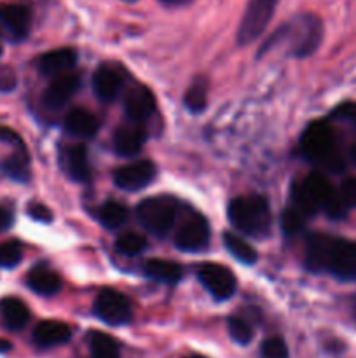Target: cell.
<instances>
[{
    "label": "cell",
    "mask_w": 356,
    "mask_h": 358,
    "mask_svg": "<svg viewBox=\"0 0 356 358\" xmlns=\"http://www.w3.org/2000/svg\"><path fill=\"white\" fill-rule=\"evenodd\" d=\"M278 0H250L237 30V44L248 45L257 41L274 16Z\"/></svg>",
    "instance_id": "cell-5"
},
{
    "label": "cell",
    "mask_w": 356,
    "mask_h": 358,
    "mask_svg": "<svg viewBox=\"0 0 356 358\" xmlns=\"http://www.w3.org/2000/svg\"><path fill=\"white\" fill-rule=\"evenodd\" d=\"M80 86V77L75 72H65L61 76H56L44 91V103L51 110H59L65 107L75 91Z\"/></svg>",
    "instance_id": "cell-12"
},
{
    "label": "cell",
    "mask_w": 356,
    "mask_h": 358,
    "mask_svg": "<svg viewBox=\"0 0 356 358\" xmlns=\"http://www.w3.org/2000/svg\"><path fill=\"white\" fill-rule=\"evenodd\" d=\"M306 213L299 210L297 206H288L285 212L281 213V227L286 234L293 236V234L300 233L306 226Z\"/></svg>",
    "instance_id": "cell-30"
},
{
    "label": "cell",
    "mask_w": 356,
    "mask_h": 358,
    "mask_svg": "<svg viewBox=\"0 0 356 358\" xmlns=\"http://www.w3.org/2000/svg\"><path fill=\"white\" fill-rule=\"evenodd\" d=\"M262 355L264 358H288V348L281 338H269L262 345Z\"/></svg>",
    "instance_id": "cell-33"
},
{
    "label": "cell",
    "mask_w": 356,
    "mask_h": 358,
    "mask_svg": "<svg viewBox=\"0 0 356 358\" xmlns=\"http://www.w3.org/2000/svg\"><path fill=\"white\" fill-rule=\"evenodd\" d=\"M124 108L131 121L143 122L156 112V96L147 86L136 84L126 93Z\"/></svg>",
    "instance_id": "cell-13"
},
{
    "label": "cell",
    "mask_w": 356,
    "mask_h": 358,
    "mask_svg": "<svg viewBox=\"0 0 356 358\" xmlns=\"http://www.w3.org/2000/svg\"><path fill=\"white\" fill-rule=\"evenodd\" d=\"M339 199L342 201V205L348 208H355L356 206V177H349L346 180H342L341 189H339Z\"/></svg>",
    "instance_id": "cell-34"
},
{
    "label": "cell",
    "mask_w": 356,
    "mask_h": 358,
    "mask_svg": "<svg viewBox=\"0 0 356 358\" xmlns=\"http://www.w3.org/2000/svg\"><path fill=\"white\" fill-rule=\"evenodd\" d=\"M94 313L100 320L114 327L128 324L133 317L131 303L128 297L112 289H105L98 294L94 301Z\"/></svg>",
    "instance_id": "cell-6"
},
{
    "label": "cell",
    "mask_w": 356,
    "mask_h": 358,
    "mask_svg": "<svg viewBox=\"0 0 356 358\" xmlns=\"http://www.w3.org/2000/svg\"><path fill=\"white\" fill-rule=\"evenodd\" d=\"M177 247L184 252H199L209 243V224L205 217L194 215L178 229Z\"/></svg>",
    "instance_id": "cell-11"
},
{
    "label": "cell",
    "mask_w": 356,
    "mask_h": 358,
    "mask_svg": "<svg viewBox=\"0 0 356 358\" xmlns=\"http://www.w3.org/2000/svg\"><path fill=\"white\" fill-rule=\"evenodd\" d=\"M61 163L68 177L75 182H86L91 177L89 159H87V149L82 143H75L63 150Z\"/></svg>",
    "instance_id": "cell-16"
},
{
    "label": "cell",
    "mask_w": 356,
    "mask_h": 358,
    "mask_svg": "<svg viewBox=\"0 0 356 358\" xmlns=\"http://www.w3.org/2000/svg\"><path fill=\"white\" fill-rule=\"evenodd\" d=\"M227 213L232 226L250 236H264L271 227V208L264 196H239L230 201Z\"/></svg>",
    "instance_id": "cell-2"
},
{
    "label": "cell",
    "mask_w": 356,
    "mask_h": 358,
    "mask_svg": "<svg viewBox=\"0 0 356 358\" xmlns=\"http://www.w3.org/2000/svg\"><path fill=\"white\" fill-rule=\"evenodd\" d=\"M156 173V164L152 161H136V163L119 168L114 175V180L124 191H140L152 184Z\"/></svg>",
    "instance_id": "cell-10"
},
{
    "label": "cell",
    "mask_w": 356,
    "mask_h": 358,
    "mask_svg": "<svg viewBox=\"0 0 356 358\" xmlns=\"http://www.w3.org/2000/svg\"><path fill=\"white\" fill-rule=\"evenodd\" d=\"M23 259V247L20 241H3L0 243V268H16Z\"/></svg>",
    "instance_id": "cell-31"
},
{
    "label": "cell",
    "mask_w": 356,
    "mask_h": 358,
    "mask_svg": "<svg viewBox=\"0 0 356 358\" xmlns=\"http://www.w3.org/2000/svg\"><path fill=\"white\" fill-rule=\"evenodd\" d=\"M77 63V52L70 48L52 49V51L45 52L38 59V70L47 77L61 76V73L68 72L73 69Z\"/></svg>",
    "instance_id": "cell-17"
},
{
    "label": "cell",
    "mask_w": 356,
    "mask_h": 358,
    "mask_svg": "<svg viewBox=\"0 0 356 358\" xmlns=\"http://www.w3.org/2000/svg\"><path fill=\"white\" fill-rule=\"evenodd\" d=\"M223 243H225L227 250H229L237 261L243 262V264H255V261H257L258 255L257 252H255V248L251 247L246 240L237 236V234L225 233L223 234Z\"/></svg>",
    "instance_id": "cell-25"
},
{
    "label": "cell",
    "mask_w": 356,
    "mask_h": 358,
    "mask_svg": "<svg viewBox=\"0 0 356 358\" xmlns=\"http://www.w3.org/2000/svg\"><path fill=\"white\" fill-rule=\"evenodd\" d=\"M321 38H323V24L320 17L314 14H299L292 21L283 24L279 30H276L267 38L260 52H265L271 45L285 44L288 45L290 55L297 58H306L320 48Z\"/></svg>",
    "instance_id": "cell-1"
},
{
    "label": "cell",
    "mask_w": 356,
    "mask_h": 358,
    "mask_svg": "<svg viewBox=\"0 0 356 358\" xmlns=\"http://www.w3.org/2000/svg\"><path fill=\"white\" fill-rule=\"evenodd\" d=\"M10 348H13V346H10L9 341H6V339H0V353L9 352Z\"/></svg>",
    "instance_id": "cell-39"
},
{
    "label": "cell",
    "mask_w": 356,
    "mask_h": 358,
    "mask_svg": "<svg viewBox=\"0 0 356 358\" xmlns=\"http://www.w3.org/2000/svg\"><path fill=\"white\" fill-rule=\"evenodd\" d=\"M31 27V13L17 3L0 6V35L10 41H23Z\"/></svg>",
    "instance_id": "cell-8"
},
{
    "label": "cell",
    "mask_w": 356,
    "mask_h": 358,
    "mask_svg": "<svg viewBox=\"0 0 356 358\" xmlns=\"http://www.w3.org/2000/svg\"><path fill=\"white\" fill-rule=\"evenodd\" d=\"M229 334L239 345H248L253 339V331L248 325V322L241 320V318H229Z\"/></svg>",
    "instance_id": "cell-32"
},
{
    "label": "cell",
    "mask_w": 356,
    "mask_h": 358,
    "mask_svg": "<svg viewBox=\"0 0 356 358\" xmlns=\"http://www.w3.org/2000/svg\"><path fill=\"white\" fill-rule=\"evenodd\" d=\"M0 142L16 147V149H24V143L21 140V136L14 129L7 128V126H0Z\"/></svg>",
    "instance_id": "cell-35"
},
{
    "label": "cell",
    "mask_w": 356,
    "mask_h": 358,
    "mask_svg": "<svg viewBox=\"0 0 356 358\" xmlns=\"http://www.w3.org/2000/svg\"><path fill=\"white\" fill-rule=\"evenodd\" d=\"M98 219H100V222L105 227L115 229V227L124 224V220L128 219V208L122 203L110 199V201H105L100 206V210H98Z\"/></svg>",
    "instance_id": "cell-26"
},
{
    "label": "cell",
    "mask_w": 356,
    "mask_h": 358,
    "mask_svg": "<svg viewBox=\"0 0 356 358\" xmlns=\"http://www.w3.org/2000/svg\"><path fill=\"white\" fill-rule=\"evenodd\" d=\"M65 128L66 131L75 136H80V138H91V136L98 133L100 122H98L96 115L91 114L86 108H73V110L66 114Z\"/></svg>",
    "instance_id": "cell-20"
},
{
    "label": "cell",
    "mask_w": 356,
    "mask_h": 358,
    "mask_svg": "<svg viewBox=\"0 0 356 358\" xmlns=\"http://www.w3.org/2000/svg\"><path fill=\"white\" fill-rule=\"evenodd\" d=\"M300 149L309 161L325 164L330 170L339 171L342 168V157L337 149V138L330 124L314 121L304 129L300 138Z\"/></svg>",
    "instance_id": "cell-3"
},
{
    "label": "cell",
    "mask_w": 356,
    "mask_h": 358,
    "mask_svg": "<svg viewBox=\"0 0 356 358\" xmlns=\"http://www.w3.org/2000/svg\"><path fill=\"white\" fill-rule=\"evenodd\" d=\"M14 224V213L6 206H0V233H6L13 227Z\"/></svg>",
    "instance_id": "cell-38"
},
{
    "label": "cell",
    "mask_w": 356,
    "mask_h": 358,
    "mask_svg": "<svg viewBox=\"0 0 356 358\" xmlns=\"http://www.w3.org/2000/svg\"><path fill=\"white\" fill-rule=\"evenodd\" d=\"M198 278L216 301L230 299L236 292V278L229 269L220 264L206 262L199 266Z\"/></svg>",
    "instance_id": "cell-7"
},
{
    "label": "cell",
    "mask_w": 356,
    "mask_h": 358,
    "mask_svg": "<svg viewBox=\"0 0 356 358\" xmlns=\"http://www.w3.org/2000/svg\"><path fill=\"white\" fill-rule=\"evenodd\" d=\"M145 275L149 278L161 283H170L175 285L184 276V269L180 264L173 261H164V259H150L145 264Z\"/></svg>",
    "instance_id": "cell-23"
},
{
    "label": "cell",
    "mask_w": 356,
    "mask_h": 358,
    "mask_svg": "<svg viewBox=\"0 0 356 358\" xmlns=\"http://www.w3.org/2000/svg\"><path fill=\"white\" fill-rule=\"evenodd\" d=\"M353 159H355V163H356V145L353 147Z\"/></svg>",
    "instance_id": "cell-40"
},
{
    "label": "cell",
    "mask_w": 356,
    "mask_h": 358,
    "mask_svg": "<svg viewBox=\"0 0 356 358\" xmlns=\"http://www.w3.org/2000/svg\"><path fill=\"white\" fill-rule=\"evenodd\" d=\"M91 357L93 358H121L119 345L112 336L105 332L91 334Z\"/></svg>",
    "instance_id": "cell-27"
},
{
    "label": "cell",
    "mask_w": 356,
    "mask_h": 358,
    "mask_svg": "<svg viewBox=\"0 0 356 358\" xmlns=\"http://www.w3.org/2000/svg\"><path fill=\"white\" fill-rule=\"evenodd\" d=\"M0 315L3 318V324L10 331H20L30 320V310L27 304L16 297H6L0 301Z\"/></svg>",
    "instance_id": "cell-22"
},
{
    "label": "cell",
    "mask_w": 356,
    "mask_h": 358,
    "mask_svg": "<svg viewBox=\"0 0 356 358\" xmlns=\"http://www.w3.org/2000/svg\"><path fill=\"white\" fill-rule=\"evenodd\" d=\"M16 86V76L9 66H0V91H10Z\"/></svg>",
    "instance_id": "cell-37"
},
{
    "label": "cell",
    "mask_w": 356,
    "mask_h": 358,
    "mask_svg": "<svg viewBox=\"0 0 356 358\" xmlns=\"http://www.w3.org/2000/svg\"><path fill=\"white\" fill-rule=\"evenodd\" d=\"M140 224L156 236H166L177 220V206L170 198L143 199L136 208Z\"/></svg>",
    "instance_id": "cell-4"
},
{
    "label": "cell",
    "mask_w": 356,
    "mask_h": 358,
    "mask_svg": "<svg viewBox=\"0 0 356 358\" xmlns=\"http://www.w3.org/2000/svg\"><path fill=\"white\" fill-rule=\"evenodd\" d=\"M208 103V86L206 80L198 79L185 93V105L191 112H201Z\"/></svg>",
    "instance_id": "cell-29"
},
{
    "label": "cell",
    "mask_w": 356,
    "mask_h": 358,
    "mask_svg": "<svg viewBox=\"0 0 356 358\" xmlns=\"http://www.w3.org/2000/svg\"><path fill=\"white\" fill-rule=\"evenodd\" d=\"M164 2H171V0H164Z\"/></svg>",
    "instance_id": "cell-43"
},
{
    "label": "cell",
    "mask_w": 356,
    "mask_h": 358,
    "mask_svg": "<svg viewBox=\"0 0 356 358\" xmlns=\"http://www.w3.org/2000/svg\"><path fill=\"white\" fill-rule=\"evenodd\" d=\"M28 215L31 217V219L38 220V222H51L52 220V212L47 208V206L40 205V203H34V205H30V208H28Z\"/></svg>",
    "instance_id": "cell-36"
},
{
    "label": "cell",
    "mask_w": 356,
    "mask_h": 358,
    "mask_svg": "<svg viewBox=\"0 0 356 358\" xmlns=\"http://www.w3.org/2000/svg\"><path fill=\"white\" fill-rule=\"evenodd\" d=\"M327 271L344 282L356 280V241L335 240Z\"/></svg>",
    "instance_id": "cell-9"
},
{
    "label": "cell",
    "mask_w": 356,
    "mask_h": 358,
    "mask_svg": "<svg viewBox=\"0 0 356 358\" xmlns=\"http://www.w3.org/2000/svg\"><path fill=\"white\" fill-rule=\"evenodd\" d=\"M188 358H202V357H199V355H194V357H188Z\"/></svg>",
    "instance_id": "cell-41"
},
{
    "label": "cell",
    "mask_w": 356,
    "mask_h": 358,
    "mask_svg": "<svg viewBox=\"0 0 356 358\" xmlns=\"http://www.w3.org/2000/svg\"><path fill=\"white\" fill-rule=\"evenodd\" d=\"M27 285L40 296H52L61 289V278L56 271L45 268V266H37L31 269L27 276Z\"/></svg>",
    "instance_id": "cell-21"
},
{
    "label": "cell",
    "mask_w": 356,
    "mask_h": 358,
    "mask_svg": "<svg viewBox=\"0 0 356 358\" xmlns=\"http://www.w3.org/2000/svg\"><path fill=\"white\" fill-rule=\"evenodd\" d=\"M72 336V331L66 324L58 320H44L35 327L34 341L42 348L65 345Z\"/></svg>",
    "instance_id": "cell-19"
},
{
    "label": "cell",
    "mask_w": 356,
    "mask_h": 358,
    "mask_svg": "<svg viewBox=\"0 0 356 358\" xmlns=\"http://www.w3.org/2000/svg\"><path fill=\"white\" fill-rule=\"evenodd\" d=\"M147 248V238L138 233H124L115 240V250L126 257H135Z\"/></svg>",
    "instance_id": "cell-28"
},
{
    "label": "cell",
    "mask_w": 356,
    "mask_h": 358,
    "mask_svg": "<svg viewBox=\"0 0 356 358\" xmlns=\"http://www.w3.org/2000/svg\"><path fill=\"white\" fill-rule=\"evenodd\" d=\"M0 55H2V45H0Z\"/></svg>",
    "instance_id": "cell-42"
},
{
    "label": "cell",
    "mask_w": 356,
    "mask_h": 358,
    "mask_svg": "<svg viewBox=\"0 0 356 358\" xmlns=\"http://www.w3.org/2000/svg\"><path fill=\"white\" fill-rule=\"evenodd\" d=\"M337 238L330 234H313L307 240L306 248V266L314 273H323L328 269L332 248Z\"/></svg>",
    "instance_id": "cell-15"
},
{
    "label": "cell",
    "mask_w": 356,
    "mask_h": 358,
    "mask_svg": "<svg viewBox=\"0 0 356 358\" xmlns=\"http://www.w3.org/2000/svg\"><path fill=\"white\" fill-rule=\"evenodd\" d=\"M2 170L13 180L27 182L30 178V159H28L24 149H17L13 156L3 159Z\"/></svg>",
    "instance_id": "cell-24"
},
{
    "label": "cell",
    "mask_w": 356,
    "mask_h": 358,
    "mask_svg": "<svg viewBox=\"0 0 356 358\" xmlns=\"http://www.w3.org/2000/svg\"><path fill=\"white\" fill-rule=\"evenodd\" d=\"M147 140V129L143 122H128L121 126L114 135V149L119 156H135L140 152Z\"/></svg>",
    "instance_id": "cell-14"
},
{
    "label": "cell",
    "mask_w": 356,
    "mask_h": 358,
    "mask_svg": "<svg viewBox=\"0 0 356 358\" xmlns=\"http://www.w3.org/2000/svg\"><path fill=\"white\" fill-rule=\"evenodd\" d=\"M122 76L108 65H101L93 76V90L101 101H112L117 98L122 87Z\"/></svg>",
    "instance_id": "cell-18"
}]
</instances>
